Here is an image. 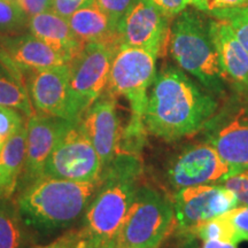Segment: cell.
I'll use <instances>...</instances> for the list:
<instances>
[{"label": "cell", "mask_w": 248, "mask_h": 248, "mask_svg": "<svg viewBox=\"0 0 248 248\" xmlns=\"http://www.w3.org/2000/svg\"><path fill=\"white\" fill-rule=\"evenodd\" d=\"M219 107L218 98L178 68L156 74L148 91L144 123L147 133L167 144L195 137Z\"/></svg>", "instance_id": "cell-1"}, {"label": "cell", "mask_w": 248, "mask_h": 248, "mask_svg": "<svg viewBox=\"0 0 248 248\" xmlns=\"http://www.w3.org/2000/svg\"><path fill=\"white\" fill-rule=\"evenodd\" d=\"M144 175L138 155L117 154L102 170L100 183L82 217L86 246L115 243Z\"/></svg>", "instance_id": "cell-2"}, {"label": "cell", "mask_w": 248, "mask_h": 248, "mask_svg": "<svg viewBox=\"0 0 248 248\" xmlns=\"http://www.w3.org/2000/svg\"><path fill=\"white\" fill-rule=\"evenodd\" d=\"M100 179L75 182L43 176L14 197L18 212L32 230L49 233L82 221Z\"/></svg>", "instance_id": "cell-3"}, {"label": "cell", "mask_w": 248, "mask_h": 248, "mask_svg": "<svg viewBox=\"0 0 248 248\" xmlns=\"http://www.w3.org/2000/svg\"><path fill=\"white\" fill-rule=\"evenodd\" d=\"M170 29L169 46L173 60L201 86L217 98H226L228 79L210 36L209 21L195 11L185 9Z\"/></svg>", "instance_id": "cell-4"}, {"label": "cell", "mask_w": 248, "mask_h": 248, "mask_svg": "<svg viewBox=\"0 0 248 248\" xmlns=\"http://www.w3.org/2000/svg\"><path fill=\"white\" fill-rule=\"evenodd\" d=\"M176 230L171 198L156 186L139 185L117 235V248H160Z\"/></svg>", "instance_id": "cell-5"}, {"label": "cell", "mask_w": 248, "mask_h": 248, "mask_svg": "<svg viewBox=\"0 0 248 248\" xmlns=\"http://www.w3.org/2000/svg\"><path fill=\"white\" fill-rule=\"evenodd\" d=\"M172 145L161 163L159 172V187L170 198L185 187L221 184L237 172L202 139L186 142L179 140Z\"/></svg>", "instance_id": "cell-6"}, {"label": "cell", "mask_w": 248, "mask_h": 248, "mask_svg": "<svg viewBox=\"0 0 248 248\" xmlns=\"http://www.w3.org/2000/svg\"><path fill=\"white\" fill-rule=\"evenodd\" d=\"M119 48L104 43H86L69 62L67 120L82 119L107 89L111 61Z\"/></svg>", "instance_id": "cell-7"}, {"label": "cell", "mask_w": 248, "mask_h": 248, "mask_svg": "<svg viewBox=\"0 0 248 248\" xmlns=\"http://www.w3.org/2000/svg\"><path fill=\"white\" fill-rule=\"evenodd\" d=\"M197 136L237 171L248 169V104L244 98L226 99Z\"/></svg>", "instance_id": "cell-8"}, {"label": "cell", "mask_w": 248, "mask_h": 248, "mask_svg": "<svg viewBox=\"0 0 248 248\" xmlns=\"http://www.w3.org/2000/svg\"><path fill=\"white\" fill-rule=\"evenodd\" d=\"M156 57L141 48L121 46L114 55L107 90L129 101L130 119L144 122L148 91L156 77Z\"/></svg>", "instance_id": "cell-9"}, {"label": "cell", "mask_w": 248, "mask_h": 248, "mask_svg": "<svg viewBox=\"0 0 248 248\" xmlns=\"http://www.w3.org/2000/svg\"><path fill=\"white\" fill-rule=\"evenodd\" d=\"M100 157L80 120L70 121L45 164V176L75 182L100 179Z\"/></svg>", "instance_id": "cell-10"}, {"label": "cell", "mask_w": 248, "mask_h": 248, "mask_svg": "<svg viewBox=\"0 0 248 248\" xmlns=\"http://www.w3.org/2000/svg\"><path fill=\"white\" fill-rule=\"evenodd\" d=\"M171 200L176 215L175 231L190 238L197 226L239 206L233 192L221 184L182 188Z\"/></svg>", "instance_id": "cell-11"}, {"label": "cell", "mask_w": 248, "mask_h": 248, "mask_svg": "<svg viewBox=\"0 0 248 248\" xmlns=\"http://www.w3.org/2000/svg\"><path fill=\"white\" fill-rule=\"evenodd\" d=\"M117 35L121 46L145 49L157 58L170 37L169 17L150 0H137L117 24Z\"/></svg>", "instance_id": "cell-12"}, {"label": "cell", "mask_w": 248, "mask_h": 248, "mask_svg": "<svg viewBox=\"0 0 248 248\" xmlns=\"http://www.w3.org/2000/svg\"><path fill=\"white\" fill-rule=\"evenodd\" d=\"M69 122V120L40 113L28 117L26 159L15 195L44 176L45 164Z\"/></svg>", "instance_id": "cell-13"}, {"label": "cell", "mask_w": 248, "mask_h": 248, "mask_svg": "<svg viewBox=\"0 0 248 248\" xmlns=\"http://www.w3.org/2000/svg\"><path fill=\"white\" fill-rule=\"evenodd\" d=\"M116 98L106 89L80 119L86 135L100 157L102 170L113 162L119 153L122 128Z\"/></svg>", "instance_id": "cell-14"}, {"label": "cell", "mask_w": 248, "mask_h": 248, "mask_svg": "<svg viewBox=\"0 0 248 248\" xmlns=\"http://www.w3.org/2000/svg\"><path fill=\"white\" fill-rule=\"evenodd\" d=\"M0 60L22 75L70 62L67 57L30 32L5 37L0 44Z\"/></svg>", "instance_id": "cell-15"}, {"label": "cell", "mask_w": 248, "mask_h": 248, "mask_svg": "<svg viewBox=\"0 0 248 248\" xmlns=\"http://www.w3.org/2000/svg\"><path fill=\"white\" fill-rule=\"evenodd\" d=\"M210 36L229 85L235 95L248 98V52L225 20H209Z\"/></svg>", "instance_id": "cell-16"}, {"label": "cell", "mask_w": 248, "mask_h": 248, "mask_svg": "<svg viewBox=\"0 0 248 248\" xmlns=\"http://www.w3.org/2000/svg\"><path fill=\"white\" fill-rule=\"evenodd\" d=\"M69 63L30 73L28 92L36 113L67 120Z\"/></svg>", "instance_id": "cell-17"}, {"label": "cell", "mask_w": 248, "mask_h": 248, "mask_svg": "<svg viewBox=\"0 0 248 248\" xmlns=\"http://www.w3.org/2000/svg\"><path fill=\"white\" fill-rule=\"evenodd\" d=\"M28 29L30 33L57 49L70 61L84 46L74 35L68 18L60 16L53 11L29 17Z\"/></svg>", "instance_id": "cell-18"}, {"label": "cell", "mask_w": 248, "mask_h": 248, "mask_svg": "<svg viewBox=\"0 0 248 248\" xmlns=\"http://www.w3.org/2000/svg\"><path fill=\"white\" fill-rule=\"evenodd\" d=\"M70 28L76 38L86 43H104V44L121 47L117 27L111 22L106 13L93 1L80 8L68 18Z\"/></svg>", "instance_id": "cell-19"}, {"label": "cell", "mask_w": 248, "mask_h": 248, "mask_svg": "<svg viewBox=\"0 0 248 248\" xmlns=\"http://www.w3.org/2000/svg\"><path fill=\"white\" fill-rule=\"evenodd\" d=\"M27 122L9 137L0 150V199H13L26 159Z\"/></svg>", "instance_id": "cell-20"}, {"label": "cell", "mask_w": 248, "mask_h": 248, "mask_svg": "<svg viewBox=\"0 0 248 248\" xmlns=\"http://www.w3.org/2000/svg\"><path fill=\"white\" fill-rule=\"evenodd\" d=\"M32 231L14 199H0V248H32L36 246Z\"/></svg>", "instance_id": "cell-21"}, {"label": "cell", "mask_w": 248, "mask_h": 248, "mask_svg": "<svg viewBox=\"0 0 248 248\" xmlns=\"http://www.w3.org/2000/svg\"><path fill=\"white\" fill-rule=\"evenodd\" d=\"M0 105L14 108L26 115L36 113L22 74L0 60Z\"/></svg>", "instance_id": "cell-22"}, {"label": "cell", "mask_w": 248, "mask_h": 248, "mask_svg": "<svg viewBox=\"0 0 248 248\" xmlns=\"http://www.w3.org/2000/svg\"><path fill=\"white\" fill-rule=\"evenodd\" d=\"M192 238H198L200 240H222L229 243L240 244L243 243L240 234L238 233L232 223L229 221L225 214L221 216L214 217L209 221L194 229Z\"/></svg>", "instance_id": "cell-23"}, {"label": "cell", "mask_w": 248, "mask_h": 248, "mask_svg": "<svg viewBox=\"0 0 248 248\" xmlns=\"http://www.w3.org/2000/svg\"><path fill=\"white\" fill-rule=\"evenodd\" d=\"M29 17L24 14L16 0H0V33L5 37L23 33Z\"/></svg>", "instance_id": "cell-24"}, {"label": "cell", "mask_w": 248, "mask_h": 248, "mask_svg": "<svg viewBox=\"0 0 248 248\" xmlns=\"http://www.w3.org/2000/svg\"><path fill=\"white\" fill-rule=\"evenodd\" d=\"M217 18L230 23L237 39L248 52V5L230 9Z\"/></svg>", "instance_id": "cell-25"}, {"label": "cell", "mask_w": 248, "mask_h": 248, "mask_svg": "<svg viewBox=\"0 0 248 248\" xmlns=\"http://www.w3.org/2000/svg\"><path fill=\"white\" fill-rule=\"evenodd\" d=\"M191 5L198 11L217 18L230 9L248 5V0H191Z\"/></svg>", "instance_id": "cell-26"}, {"label": "cell", "mask_w": 248, "mask_h": 248, "mask_svg": "<svg viewBox=\"0 0 248 248\" xmlns=\"http://www.w3.org/2000/svg\"><path fill=\"white\" fill-rule=\"evenodd\" d=\"M221 185L233 192L238 203L248 204V169L239 170L221 183Z\"/></svg>", "instance_id": "cell-27"}, {"label": "cell", "mask_w": 248, "mask_h": 248, "mask_svg": "<svg viewBox=\"0 0 248 248\" xmlns=\"http://www.w3.org/2000/svg\"><path fill=\"white\" fill-rule=\"evenodd\" d=\"M94 1L117 27L122 17L128 13L129 9L136 4L137 0H94Z\"/></svg>", "instance_id": "cell-28"}, {"label": "cell", "mask_w": 248, "mask_h": 248, "mask_svg": "<svg viewBox=\"0 0 248 248\" xmlns=\"http://www.w3.org/2000/svg\"><path fill=\"white\" fill-rule=\"evenodd\" d=\"M32 248H86V243L79 228H76L61 234L52 243Z\"/></svg>", "instance_id": "cell-29"}, {"label": "cell", "mask_w": 248, "mask_h": 248, "mask_svg": "<svg viewBox=\"0 0 248 248\" xmlns=\"http://www.w3.org/2000/svg\"><path fill=\"white\" fill-rule=\"evenodd\" d=\"M243 241H248V204H240L225 213Z\"/></svg>", "instance_id": "cell-30"}, {"label": "cell", "mask_w": 248, "mask_h": 248, "mask_svg": "<svg viewBox=\"0 0 248 248\" xmlns=\"http://www.w3.org/2000/svg\"><path fill=\"white\" fill-rule=\"evenodd\" d=\"M93 1L94 0H53L51 11L62 17L69 18L74 13H76L77 11L85 6L92 4Z\"/></svg>", "instance_id": "cell-31"}, {"label": "cell", "mask_w": 248, "mask_h": 248, "mask_svg": "<svg viewBox=\"0 0 248 248\" xmlns=\"http://www.w3.org/2000/svg\"><path fill=\"white\" fill-rule=\"evenodd\" d=\"M155 7L166 16H177L184 12L188 5H191V0H150Z\"/></svg>", "instance_id": "cell-32"}, {"label": "cell", "mask_w": 248, "mask_h": 248, "mask_svg": "<svg viewBox=\"0 0 248 248\" xmlns=\"http://www.w3.org/2000/svg\"><path fill=\"white\" fill-rule=\"evenodd\" d=\"M53 0H16L21 9L28 17L51 11Z\"/></svg>", "instance_id": "cell-33"}, {"label": "cell", "mask_w": 248, "mask_h": 248, "mask_svg": "<svg viewBox=\"0 0 248 248\" xmlns=\"http://www.w3.org/2000/svg\"><path fill=\"white\" fill-rule=\"evenodd\" d=\"M202 248H238V244L222 240H204Z\"/></svg>", "instance_id": "cell-34"}, {"label": "cell", "mask_w": 248, "mask_h": 248, "mask_svg": "<svg viewBox=\"0 0 248 248\" xmlns=\"http://www.w3.org/2000/svg\"><path fill=\"white\" fill-rule=\"evenodd\" d=\"M86 248H117L115 243L111 244H104V245H97V246H86Z\"/></svg>", "instance_id": "cell-35"}, {"label": "cell", "mask_w": 248, "mask_h": 248, "mask_svg": "<svg viewBox=\"0 0 248 248\" xmlns=\"http://www.w3.org/2000/svg\"><path fill=\"white\" fill-rule=\"evenodd\" d=\"M245 99V100H246L247 101V104H248V98H244Z\"/></svg>", "instance_id": "cell-36"}]
</instances>
